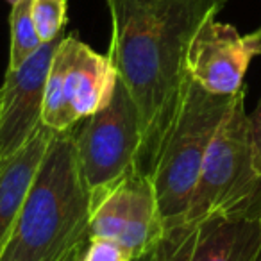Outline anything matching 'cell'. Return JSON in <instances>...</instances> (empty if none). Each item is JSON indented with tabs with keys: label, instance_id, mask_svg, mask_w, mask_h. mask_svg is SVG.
Instances as JSON below:
<instances>
[{
	"label": "cell",
	"instance_id": "1",
	"mask_svg": "<svg viewBox=\"0 0 261 261\" xmlns=\"http://www.w3.org/2000/svg\"><path fill=\"white\" fill-rule=\"evenodd\" d=\"M111 18L109 59L142 118L140 170L150 175L190 83L193 38L227 0H106Z\"/></svg>",
	"mask_w": 261,
	"mask_h": 261
},
{
	"label": "cell",
	"instance_id": "2",
	"mask_svg": "<svg viewBox=\"0 0 261 261\" xmlns=\"http://www.w3.org/2000/svg\"><path fill=\"white\" fill-rule=\"evenodd\" d=\"M91 193L77 158L75 129L52 133L0 261H61L90 240Z\"/></svg>",
	"mask_w": 261,
	"mask_h": 261
},
{
	"label": "cell",
	"instance_id": "3",
	"mask_svg": "<svg viewBox=\"0 0 261 261\" xmlns=\"http://www.w3.org/2000/svg\"><path fill=\"white\" fill-rule=\"evenodd\" d=\"M234 95H213L192 79L186 84L150 172L165 232L185 222L207 147Z\"/></svg>",
	"mask_w": 261,
	"mask_h": 261
},
{
	"label": "cell",
	"instance_id": "4",
	"mask_svg": "<svg viewBox=\"0 0 261 261\" xmlns=\"http://www.w3.org/2000/svg\"><path fill=\"white\" fill-rule=\"evenodd\" d=\"M259 210L261 174L254 161L243 86L207 147L182 224L217 217H259Z\"/></svg>",
	"mask_w": 261,
	"mask_h": 261
},
{
	"label": "cell",
	"instance_id": "5",
	"mask_svg": "<svg viewBox=\"0 0 261 261\" xmlns=\"http://www.w3.org/2000/svg\"><path fill=\"white\" fill-rule=\"evenodd\" d=\"M118 73L108 54H98L75 34L63 36L48 70L43 125L66 133L109 104Z\"/></svg>",
	"mask_w": 261,
	"mask_h": 261
},
{
	"label": "cell",
	"instance_id": "6",
	"mask_svg": "<svg viewBox=\"0 0 261 261\" xmlns=\"http://www.w3.org/2000/svg\"><path fill=\"white\" fill-rule=\"evenodd\" d=\"M77 158L91 199L140 170L143 147L142 118L135 100L122 83H116L106 108L83 120L75 130Z\"/></svg>",
	"mask_w": 261,
	"mask_h": 261
},
{
	"label": "cell",
	"instance_id": "7",
	"mask_svg": "<svg viewBox=\"0 0 261 261\" xmlns=\"http://www.w3.org/2000/svg\"><path fill=\"white\" fill-rule=\"evenodd\" d=\"M163 236L156 190L145 172H130L91 199L90 238L115 240L136 257L156 249Z\"/></svg>",
	"mask_w": 261,
	"mask_h": 261
},
{
	"label": "cell",
	"instance_id": "8",
	"mask_svg": "<svg viewBox=\"0 0 261 261\" xmlns=\"http://www.w3.org/2000/svg\"><path fill=\"white\" fill-rule=\"evenodd\" d=\"M63 36L43 43L18 68L6 72L4 84L0 86V160L22 149L45 127V88Z\"/></svg>",
	"mask_w": 261,
	"mask_h": 261
},
{
	"label": "cell",
	"instance_id": "9",
	"mask_svg": "<svg viewBox=\"0 0 261 261\" xmlns=\"http://www.w3.org/2000/svg\"><path fill=\"white\" fill-rule=\"evenodd\" d=\"M161 261H261L256 215L217 217L168 229L158 245Z\"/></svg>",
	"mask_w": 261,
	"mask_h": 261
},
{
	"label": "cell",
	"instance_id": "10",
	"mask_svg": "<svg viewBox=\"0 0 261 261\" xmlns=\"http://www.w3.org/2000/svg\"><path fill=\"white\" fill-rule=\"evenodd\" d=\"M261 54V41L242 36L234 25L210 20L193 38L188 52L190 79L213 95H234L243 88L250 61Z\"/></svg>",
	"mask_w": 261,
	"mask_h": 261
},
{
	"label": "cell",
	"instance_id": "11",
	"mask_svg": "<svg viewBox=\"0 0 261 261\" xmlns=\"http://www.w3.org/2000/svg\"><path fill=\"white\" fill-rule=\"evenodd\" d=\"M50 138L52 130L41 127L22 149L0 160V252L22 211Z\"/></svg>",
	"mask_w": 261,
	"mask_h": 261
},
{
	"label": "cell",
	"instance_id": "12",
	"mask_svg": "<svg viewBox=\"0 0 261 261\" xmlns=\"http://www.w3.org/2000/svg\"><path fill=\"white\" fill-rule=\"evenodd\" d=\"M11 25V48H9V66L18 68L43 45L33 20V0H18L11 6L9 15Z\"/></svg>",
	"mask_w": 261,
	"mask_h": 261
},
{
	"label": "cell",
	"instance_id": "13",
	"mask_svg": "<svg viewBox=\"0 0 261 261\" xmlns=\"http://www.w3.org/2000/svg\"><path fill=\"white\" fill-rule=\"evenodd\" d=\"M33 20L43 43L63 36L66 25V0H33Z\"/></svg>",
	"mask_w": 261,
	"mask_h": 261
},
{
	"label": "cell",
	"instance_id": "14",
	"mask_svg": "<svg viewBox=\"0 0 261 261\" xmlns=\"http://www.w3.org/2000/svg\"><path fill=\"white\" fill-rule=\"evenodd\" d=\"M81 261H133V254L109 238H90Z\"/></svg>",
	"mask_w": 261,
	"mask_h": 261
},
{
	"label": "cell",
	"instance_id": "15",
	"mask_svg": "<svg viewBox=\"0 0 261 261\" xmlns=\"http://www.w3.org/2000/svg\"><path fill=\"white\" fill-rule=\"evenodd\" d=\"M249 125H250V138H252L254 161H256V168L261 174V97L257 100L254 111L249 115Z\"/></svg>",
	"mask_w": 261,
	"mask_h": 261
},
{
	"label": "cell",
	"instance_id": "16",
	"mask_svg": "<svg viewBox=\"0 0 261 261\" xmlns=\"http://www.w3.org/2000/svg\"><path fill=\"white\" fill-rule=\"evenodd\" d=\"M88 243V242H86ZM86 243L81 247H77V249H73L72 252L68 254V256H65L61 261H81L83 259V254H84V249H86Z\"/></svg>",
	"mask_w": 261,
	"mask_h": 261
},
{
	"label": "cell",
	"instance_id": "17",
	"mask_svg": "<svg viewBox=\"0 0 261 261\" xmlns=\"http://www.w3.org/2000/svg\"><path fill=\"white\" fill-rule=\"evenodd\" d=\"M133 261H161V257H160V250H158V247H156V249L150 250V252L142 254V256L133 257Z\"/></svg>",
	"mask_w": 261,
	"mask_h": 261
},
{
	"label": "cell",
	"instance_id": "18",
	"mask_svg": "<svg viewBox=\"0 0 261 261\" xmlns=\"http://www.w3.org/2000/svg\"><path fill=\"white\" fill-rule=\"evenodd\" d=\"M250 36L254 38V40H257V41H261V25L257 27L256 31H254V33H250Z\"/></svg>",
	"mask_w": 261,
	"mask_h": 261
},
{
	"label": "cell",
	"instance_id": "19",
	"mask_svg": "<svg viewBox=\"0 0 261 261\" xmlns=\"http://www.w3.org/2000/svg\"><path fill=\"white\" fill-rule=\"evenodd\" d=\"M8 2H9V4L13 6V4H16V2H18V0H8Z\"/></svg>",
	"mask_w": 261,
	"mask_h": 261
},
{
	"label": "cell",
	"instance_id": "20",
	"mask_svg": "<svg viewBox=\"0 0 261 261\" xmlns=\"http://www.w3.org/2000/svg\"><path fill=\"white\" fill-rule=\"evenodd\" d=\"M257 220H259V225H261V210H259V217H257Z\"/></svg>",
	"mask_w": 261,
	"mask_h": 261
}]
</instances>
